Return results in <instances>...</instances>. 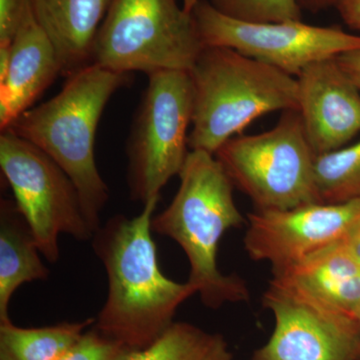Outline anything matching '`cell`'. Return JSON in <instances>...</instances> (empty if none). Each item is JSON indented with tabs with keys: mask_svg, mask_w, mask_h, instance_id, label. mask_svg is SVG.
<instances>
[{
	"mask_svg": "<svg viewBox=\"0 0 360 360\" xmlns=\"http://www.w3.org/2000/svg\"><path fill=\"white\" fill-rule=\"evenodd\" d=\"M160 198L143 205L132 219L110 217L91 238L108 276V296L94 328L132 350L158 340L172 323L177 309L196 291L161 271L153 241V213Z\"/></svg>",
	"mask_w": 360,
	"mask_h": 360,
	"instance_id": "obj_1",
	"label": "cell"
},
{
	"mask_svg": "<svg viewBox=\"0 0 360 360\" xmlns=\"http://www.w3.org/2000/svg\"><path fill=\"white\" fill-rule=\"evenodd\" d=\"M131 73L89 65L72 73L56 96L18 116L11 131L41 149L77 187L85 219L96 232L110 200V188L94 155L97 127L118 90L131 84Z\"/></svg>",
	"mask_w": 360,
	"mask_h": 360,
	"instance_id": "obj_2",
	"label": "cell"
},
{
	"mask_svg": "<svg viewBox=\"0 0 360 360\" xmlns=\"http://www.w3.org/2000/svg\"><path fill=\"white\" fill-rule=\"evenodd\" d=\"M179 176V191L153 217V231L172 238L184 251L189 262L187 283L205 307L248 302L245 279L222 274L217 265L222 236L245 222L234 201L233 184L215 155L203 150L189 151Z\"/></svg>",
	"mask_w": 360,
	"mask_h": 360,
	"instance_id": "obj_3",
	"label": "cell"
},
{
	"mask_svg": "<svg viewBox=\"0 0 360 360\" xmlns=\"http://www.w3.org/2000/svg\"><path fill=\"white\" fill-rule=\"evenodd\" d=\"M189 75L193 87L191 150L215 155L260 116L298 110L295 77L229 47L205 46Z\"/></svg>",
	"mask_w": 360,
	"mask_h": 360,
	"instance_id": "obj_4",
	"label": "cell"
},
{
	"mask_svg": "<svg viewBox=\"0 0 360 360\" xmlns=\"http://www.w3.org/2000/svg\"><path fill=\"white\" fill-rule=\"evenodd\" d=\"M203 49L193 13L177 0H113L94 39L91 63L148 75L189 71Z\"/></svg>",
	"mask_w": 360,
	"mask_h": 360,
	"instance_id": "obj_5",
	"label": "cell"
},
{
	"mask_svg": "<svg viewBox=\"0 0 360 360\" xmlns=\"http://www.w3.org/2000/svg\"><path fill=\"white\" fill-rule=\"evenodd\" d=\"M214 155L257 210L321 203L314 181L317 155L297 110L284 111L274 129L262 134L232 137Z\"/></svg>",
	"mask_w": 360,
	"mask_h": 360,
	"instance_id": "obj_6",
	"label": "cell"
},
{
	"mask_svg": "<svg viewBox=\"0 0 360 360\" xmlns=\"http://www.w3.org/2000/svg\"><path fill=\"white\" fill-rule=\"evenodd\" d=\"M193 112L189 71L162 70L148 75L127 146L130 198L146 205L186 163Z\"/></svg>",
	"mask_w": 360,
	"mask_h": 360,
	"instance_id": "obj_7",
	"label": "cell"
},
{
	"mask_svg": "<svg viewBox=\"0 0 360 360\" xmlns=\"http://www.w3.org/2000/svg\"><path fill=\"white\" fill-rule=\"evenodd\" d=\"M0 168L14 201L34 234L40 252L51 264L60 257L59 236L91 240L75 184L41 149L6 129L0 135Z\"/></svg>",
	"mask_w": 360,
	"mask_h": 360,
	"instance_id": "obj_8",
	"label": "cell"
},
{
	"mask_svg": "<svg viewBox=\"0 0 360 360\" xmlns=\"http://www.w3.org/2000/svg\"><path fill=\"white\" fill-rule=\"evenodd\" d=\"M191 11L203 46L229 47L293 77L317 61L360 51V35L338 26L245 22L215 11L207 0H198Z\"/></svg>",
	"mask_w": 360,
	"mask_h": 360,
	"instance_id": "obj_9",
	"label": "cell"
},
{
	"mask_svg": "<svg viewBox=\"0 0 360 360\" xmlns=\"http://www.w3.org/2000/svg\"><path fill=\"white\" fill-rule=\"evenodd\" d=\"M274 329L253 360H359L356 317L331 309L276 278L262 298Z\"/></svg>",
	"mask_w": 360,
	"mask_h": 360,
	"instance_id": "obj_10",
	"label": "cell"
},
{
	"mask_svg": "<svg viewBox=\"0 0 360 360\" xmlns=\"http://www.w3.org/2000/svg\"><path fill=\"white\" fill-rule=\"evenodd\" d=\"M359 213L360 200L257 210L248 217L245 250L276 274L340 238Z\"/></svg>",
	"mask_w": 360,
	"mask_h": 360,
	"instance_id": "obj_11",
	"label": "cell"
},
{
	"mask_svg": "<svg viewBox=\"0 0 360 360\" xmlns=\"http://www.w3.org/2000/svg\"><path fill=\"white\" fill-rule=\"evenodd\" d=\"M295 78L297 111L315 155L345 148L360 134V90L336 58L312 63Z\"/></svg>",
	"mask_w": 360,
	"mask_h": 360,
	"instance_id": "obj_12",
	"label": "cell"
},
{
	"mask_svg": "<svg viewBox=\"0 0 360 360\" xmlns=\"http://www.w3.org/2000/svg\"><path fill=\"white\" fill-rule=\"evenodd\" d=\"M61 75L53 42L33 13H26L11 44L6 77L0 80V129H8Z\"/></svg>",
	"mask_w": 360,
	"mask_h": 360,
	"instance_id": "obj_13",
	"label": "cell"
},
{
	"mask_svg": "<svg viewBox=\"0 0 360 360\" xmlns=\"http://www.w3.org/2000/svg\"><path fill=\"white\" fill-rule=\"evenodd\" d=\"M274 277L321 304L359 319L360 265L341 238Z\"/></svg>",
	"mask_w": 360,
	"mask_h": 360,
	"instance_id": "obj_14",
	"label": "cell"
},
{
	"mask_svg": "<svg viewBox=\"0 0 360 360\" xmlns=\"http://www.w3.org/2000/svg\"><path fill=\"white\" fill-rule=\"evenodd\" d=\"M35 18L49 35L61 75L91 65L94 39L113 0H32Z\"/></svg>",
	"mask_w": 360,
	"mask_h": 360,
	"instance_id": "obj_15",
	"label": "cell"
},
{
	"mask_svg": "<svg viewBox=\"0 0 360 360\" xmlns=\"http://www.w3.org/2000/svg\"><path fill=\"white\" fill-rule=\"evenodd\" d=\"M34 234L15 201H0V322L11 321L8 307L20 286L46 281L49 269L40 258Z\"/></svg>",
	"mask_w": 360,
	"mask_h": 360,
	"instance_id": "obj_16",
	"label": "cell"
},
{
	"mask_svg": "<svg viewBox=\"0 0 360 360\" xmlns=\"http://www.w3.org/2000/svg\"><path fill=\"white\" fill-rule=\"evenodd\" d=\"M96 323V319L25 328L0 322V360H59Z\"/></svg>",
	"mask_w": 360,
	"mask_h": 360,
	"instance_id": "obj_17",
	"label": "cell"
},
{
	"mask_svg": "<svg viewBox=\"0 0 360 360\" xmlns=\"http://www.w3.org/2000/svg\"><path fill=\"white\" fill-rule=\"evenodd\" d=\"M124 360H238L224 336L188 322H174L148 347L134 350Z\"/></svg>",
	"mask_w": 360,
	"mask_h": 360,
	"instance_id": "obj_18",
	"label": "cell"
},
{
	"mask_svg": "<svg viewBox=\"0 0 360 360\" xmlns=\"http://www.w3.org/2000/svg\"><path fill=\"white\" fill-rule=\"evenodd\" d=\"M314 181L321 203L360 200V141L317 155Z\"/></svg>",
	"mask_w": 360,
	"mask_h": 360,
	"instance_id": "obj_19",
	"label": "cell"
},
{
	"mask_svg": "<svg viewBox=\"0 0 360 360\" xmlns=\"http://www.w3.org/2000/svg\"><path fill=\"white\" fill-rule=\"evenodd\" d=\"M227 18L250 23L302 20L300 0H207Z\"/></svg>",
	"mask_w": 360,
	"mask_h": 360,
	"instance_id": "obj_20",
	"label": "cell"
},
{
	"mask_svg": "<svg viewBox=\"0 0 360 360\" xmlns=\"http://www.w3.org/2000/svg\"><path fill=\"white\" fill-rule=\"evenodd\" d=\"M131 352L134 350L104 335L94 326L59 360H124Z\"/></svg>",
	"mask_w": 360,
	"mask_h": 360,
	"instance_id": "obj_21",
	"label": "cell"
},
{
	"mask_svg": "<svg viewBox=\"0 0 360 360\" xmlns=\"http://www.w3.org/2000/svg\"><path fill=\"white\" fill-rule=\"evenodd\" d=\"M32 7V0H0V47L11 44Z\"/></svg>",
	"mask_w": 360,
	"mask_h": 360,
	"instance_id": "obj_22",
	"label": "cell"
},
{
	"mask_svg": "<svg viewBox=\"0 0 360 360\" xmlns=\"http://www.w3.org/2000/svg\"><path fill=\"white\" fill-rule=\"evenodd\" d=\"M335 7L348 27L360 30V0H338Z\"/></svg>",
	"mask_w": 360,
	"mask_h": 360,
	"instance_id": "obj_23",
	"label": "cell"
},
{
	"mask_svg": "<svg viewBox=\"0 0 360 360\" xmlns=\"http://www.w3.org/2000/svg\"><path fill=\"white\" fill-rule=\"evenodd\" d=\"M336 60L355 86L360 90V51L340 54L336 56Z\"/></svg>",
	"mask_w": 360,
	"mask_h": 360,
	"instance_id": "obj_24",
	"label": "cell"
},
{
	"mask_svg": "<svg viewBox=\"0 0 360 360\" xmlns=\"http://www.w3.org/2000/svg\"><path fill=\"white\" fill-rule=\"evenodd\" d=\"M341 238L360 265V213L350 222Z\"/></svg>",
	"mask_w": 360,
	"mask_h": 360,
	"instance_id": "obj_25",
	"label": "cell"
},
{
	"mask_svg": "<svg viewBox=\"0 0 360 360\" xmlns=\"http://www.w3.org/2000/svg\"><path fill=\"white\" fill-rule=\"evenodd\" d=\"M338 1V0H302L303 4L314 13L335 6Z\"/></svg>",
	"mask_w": 360,
	"mask_h": 360,
	"instance_id": "obj_26",
	"label": "cell"
},
{
	"mask_svg": "<svg viewBox=\"0 0 360 360\" xmlns=\"http://www.w3.org/2000/svg\"><path fill=\"white\" fill-rule=\"evenodd\" d=\"M198 0H184V8L186 9V11H191V8H193L194 4L198 2Z\"/></svg>",
	"mask_w": 360,
	"mask_h": 360,
	"instance_id": "obj_27",
	"label": "cell"
},
{
	"mask_svg": "<svg viewBox=\"0 0 360 360\" xmlns=\"http://www.w3.org/2000/svg\"><path fill=\"white\" fill-rule=\"evenodd\" d=\"M359 324H360V314L359 315ZM359 360H360V355H359Z\"/></svg>",
	"mask_w": 360,
	"mask_h": 360,
	"instance_id": "obj_28",
	"label": "cell"
}]
</instances>
